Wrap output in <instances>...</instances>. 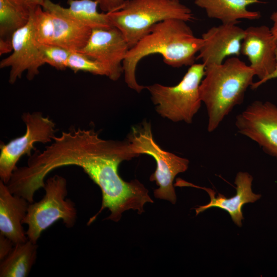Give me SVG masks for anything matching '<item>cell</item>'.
I'll return each mask as SVG.
<instances>
[{
  "instance_id": "1",
  "label": "cell",
  "mask_w": 277,
  "mask_h": 277,
  "mask_svg": "<svg viewBox=\"0 0 277 277\" xmlns=\"http://www.w3.org/2000/svg\"><path fill=\"white\" fill-rule=\"evenodd\" d=\"M138 156L127 140H104L93 129L71 127L60 136H54L43 151L36 149L22 172L30 186L39 189L53 170L70 165L81 167L102 193L101 207L87 225L106 208L110 211L106 219L117 222L124 211L132 209L142 214L146 203H153L148 190L140 181L126 182L118 174L122 162Z\"/></svg>"
},
{
  "instance_id": "2",
  "label": "cell",
  "mask_w": 277,
  "mask_h": 277,
  "mask_svg": "<svg viewBox=\"0 0 277 277\" xmlns=\"http://www.w3.org/2000/svg\"><path fill=\"white\" fill-rule=\"evenodd\" d=\"M187 23L175 18L160 22L129 49L123 63L128 87L138 93L146 88L137 82L135 71L140 61L149 55L160 54L165 64L174 68L194 64L204 41L194 35Z\"/></svg>"
},
{
  "instance_id": "3",
  "label": "cell",
  "mask_w": 277,
  "mask_h": 277,
  "mask_svg": "<svg viewBox=\"0 0 277 277\" xmlns=\"http://www.w3.org/2000/svg\"><path fill=\"white\" fill-rule=\"evenodd\" d=\"M254 76L250 66L238 57L205 67L199 90L207 109L209 132L214 131L234 107L242 103Z\"/></svg>"
},
{
  "instance_id": "4",
  "label": "cell",
  "mask_w": 277,
  "mask_h": 277,
  "mask_svg": "<svg viewBox=\"0 0 277 277\" xmlns=\"http://www.w3.org/2000/svg\"><path fill=\"white\" fill-rule=\"evenodd\" d=\"M107 13L130 48L160 22L175 18L188 22L194 18L191 10L179 0H128L119 10Z\"/></svg>"
},
{
  "instance_id": "5",
  "label": "cell",
  "mask_w": 277,
  "mask_h": 277,
  "mask_svg": "<svg viewBox=\"0 0 277 277\" xmlns=\"http://www.w3.org/2000/svg\"><path fill=\"white\" fill-rule=\"evenodd\" d=\"M205 67L203 63L190 66L181 81L174 86L156 83L146 86L157 113L173 122L191 123L202 103L199 88Z\"/></svg>"
},
{
  "instance_id": "6",
  "label": "cell",
  "mask_w": 277,
  "mask_h": 277,
  "mask_svg": "<svg viewBox=\"0 0 277 277\" xmlns=\"http://www.w3.org/2000/svg\"><path fill=\"white\" fill-rule=\"evenodd\" d=\"M45 191L38 202L30 203L23 224L28 225V239L36 243L42 233L54 223L61 220L67 228L73 227L77 219L75 204L69 199L67 181L54 175L45 181Z\"/></svg>"
},
{
  "instance_id": "7",
  "label": "cell",
  "mask_w": 277,
  "mask_h": 277,
  "mask_svg": "<svg viewBox=\"0 0 277 277\" xmlns=\"http://www.w3.org/2000/svg\"><path fill=\"white\" fill-rule=\"evenodd\" d=\"M127 140L135 153L149 155L156 162V169L149 179L159 186L154 190V197L175 204L176 196L173 182L177 174L187 170L189 160L163 149L154 140L151 124L147 121L133 127Z\"/></svg>"
},
{
  "instance_id": "8",
  "label": "cell",
  "mask_w": 277,
  "mask_h": 277,
  "mask_svg": "<svg viewBox=\"0 0 277 277\" xmlns=\"http://www.w3.org/2000/svg\"><path fill=\"white\" fill-rule=\"evenodd\" d=\"M22 119L26 125L24 134L0 145V178L6 185L17 168L16 164L24 155L30 156L35 150L36 143L52 142L55 136V124L48 116L40 112H26Z\"/></svg>"
},
{
  "instance_id": "9",
  "label": "cell",
  "mask_w": 277,
  "mask_h": 277,
  "mask_svg": "<svg viewBox=\"0 0 277 277\" xmlns=\"http://www.w3.org/2000/svg\"><path fill=\"white\" fill-rule=\"evenodd\" d=\"M238 132L277 159V105L255 101L235 117Z\"/></svg>"
},
{
  "instance_id": "10",
  "label": "cell",
  "mask_w": 277,
  "mask_h": 277,
  "mask_svg": "<svg viewBox=\"0 0 277 277\" xmlns=\"http://www.w3.org/2000/svg\"><path fill=\"white\" fill-rule=\"evenodd\" d=\"M130 49L123 34L116 27L95 28L81 52L98 62L109 79L117 81L124 73L123 63Z\"/></svg>"
},
{
  "instance_id": "11",
  "label": "cell",
  "mask_w": 277,
  "mask_h": 277,
  "mask_svg": "<svg viewBox=\"0 0 277 277\" xmlns=\"http://www.w3.org/2000/svg\"><path fill=\"white\" fill-rule=\"evenodd\" d=\"M12 46V53L1 61L0 68L10 67L9 82L11 84L21 78L25 71L27 79L32 80L45 64L34 38L31 16L28 23L13 34Z\"/></svg>"
},
{
  "instance_id": "12",
  "label": "cell",
  "mask_w": 277,
  "mask_h": 277,
  "mask_svg": "<svg viewBox=\"0 0 277 277\" xmlns=\"http://www.w3.org/2000/svg\"><path fill=\"white\" fill-rule=\"evenodd\" d=\"M277 41L266 25L249 26L245 30L241 54L247 57L258 81L271 74L276 66Z\"/></svg>"
},
{
  "instance_id": "13",
  "label": "cell",
  "mask_w": 277,
  "mask_h": 277,
  "mask_svg": "<svg viewBox=\"0 0 277 277\" xmlns=\"http://www.w3.org/2000/svg\"><path fill=\"white\" fill-rule=\"evenodd\" d=\"M245 30L236 24H222L209 28L202 35L203 45L196 60H201L205 67L223 63L228 56L241 54Z\"/></svg>"
},
{
  "instance_id": "14",
  "label": "cell",
  "mask_w": 277,
  "mask_h": 277,
  "mask_svg": "<svg viewBox=\"0 0 277 277\" xmlns=\"http://www.w3.org/2000/svg\"><path fill=\"white\" fill-rule=\"evenodd\" d=\"M253 177L247 172H239L235 179L236 192L234 196L226 198L219 193L215 196V193L210 188L199 187L181 179H177L175 186H190L201 188L207 192L210 197L209 204L200 206L195 208L196 214L211 207H217L226 210L230 215L233 221L239 226H242L243 219L242 213L243 206L248 203H253L259 199L261 195L254 193L251 189Z\"/></svg>"
},
{
  "instance_id": "15",
  "label": "cell",
  "mask_w": 277,
  "mask_h": 277,
  "mask_svg": "<svg viewBox=\"0 0 277 277\" xmlns=\"http://www.w3.org/2000/svg\"><path fill=\"white\" fill-rule=\"evenodd\" d=\"M30 203L25 198L12 194L7 185L0 180V234L14 244L28 239L23 227Z\"/></svg>"
},
{
  "instance_id": "16",
  "label": "cell",
  "mask_w": 277,
  "mask_h": 277,
  "mask_svg": "<svg viewBox=\"0 0 277 277\" xmlns=\"http://www.w3.org/2000/svg\"><path fill=\"white\" fill-rule=\"evenodd\" d=\"M68 8H64L51 0H44L43 8L83 24L92 29L113 26L106 13L97 10L98 3L94 0H68Z\"/></svg>"
},
{
  "instance_id": "17",
  "label": "cell",
  "mask_w": 277,
  "mask_h": 277,
  "mask_svg": "<svg viewBox=\"0 0 277 277\" xmlns=\"http://www.w3.org/2000/svg\"><path fill=\"white\" fill-rule=\"evenodd\" d=\"M263 3L261 0H195L194 4L205 10L207 16L220 20L222 24H236L241 19L255 20L259 11L249 10L251 5Z\"/></svg>"
},
{
  "instance_id": "18",
  "label": "cell",
  "mask_w": 277,
  "mask_h": 277,
  "mask_svg": "<svg viewBox=\"0 0 277 277\" xmlns=\"http://www.w3.org/2000/svg\"><path fill=\"white\" fill-rule=\"evenodd\" d=\"M48 12L52 14L54 24L53 44L72 52L81 51L87 44L92 29L57 13Z\"/></svg>"
},
{
  "instance_id": "19",
  "label": "cell",
  "mask_w": 277,
  "mask_h": 277,
  "mask_svg": "<svg viewBox=\"0 0 277 277\" xmlns=\"http://www.w3.org/2000/svg\"><path fill=\"white\" fill-rule=\"evenodd\" d=\"M31 12L10 0H0V55L12 51L13 34L29 22Z\"/></svg>"
},
{
  "instance_id": "20",
  "label": "cell",
  "mask_w": 277,
  "mask_h": 277,
  "mask_svg": "<svg viewBox=\"0 0 277 277\" xmlns=\"http://www.w3.org/2000/svg\"><path fill=\"white\" fill-rule=\"evenodd\" d=\"M37 245L28 240L14 244L10 253L0 263L1 277H26L35 264Z\"/></svg>"
},
{
  "instance_id": "21",
  "label": "cell",
  "mask_w": 277,
  "mask_h": 277,
  "mask_svg": "<svg viewBox=\"0 0 277 277\" xmlns=\"http://www.w3.org/2000/svg\"><path fill=\"white\" fill-rule=\"evenodd\" d=\"M35 40L38 44H53L54 24L52 14L41 6L36 7L31 13Z\"/></svg>"
},
{
  "instance_id": "22",
  "label": "cell",
  "mask_w": 277,
  "mask_h": 277,
  "mask_svg": "<svg viewBox=\"0 0 277 277\" xmlns=\"http://www.w3.org/2000/svg\"><path fill=\"white\" fill-rule=\"evenodd\" d=\"M45 64H48L58 70L67 68V63L72 51L53 44H38Z\"/></svg>"
},
{
  "instance_id": "23",
  "label": "cell",
  "mask_w": 277,
  "mask_h": 277,
  "mask_svg": "<svg viewBox=\"0 0 277 277\" xmlns=\"http://www.w3.org/2000/svg\"><path fill=\"white\" fill-rule=\"evenodd\" d=\"M67 68L75 73L82 71L95 75H107L106 71L98 62L80 52H71L67 61Z\"/></svg>"
},
{
  "instance_id": "24",
  "label": "cell",
  "mask_w": 277,
  "mask_h": 277,
  "mask_svg": "<svg viewBox=\"0 0 277 277\" xmlns=\"http://www.w3.org/2000/svg\"><path fill=\"white\" fill-rule=\"evenodd\" d=\"M103 12L110 13L121 9L128 0H94Z\"/></svg>"
},
{
  "instance_id": "25",
  "label": "cell",
  "mask_w": 277,
  "mask_h": 277,
  "mask_svg": "<svg viewBox=\"0 0 277 277\" xmlns=\"http://www.w3.org/2000/svg\"><path fill=\"white\" fill-rule=\"evenodd\" d=\"M14 244L7 237L0 234V261L3 260L11 251Z\"/></svg>"
},
{
  "instance_id": "26",
  "label": "cell",
  "mask_w": 277,
  "mask_h": 277,
  "mask_svg": "<svg viewBox=\"0 0 277 277\" xmlns=\"http://www.w3.org/2000/svg\"><path fill=\"white\" fill-rule=\"evenodd\" d=\"M25 10L31 12L36 7L43 5L44 0H10Z\"/></svg>"
},
{
  "instance_id": "27",
  "label": "cell",
  "mask_w": 277,
  "mask_h": 277,
  "mask_svg": "<svg viewBox=\"0 0 277 277\" xmlns=\"http://www.w3.org/2000/svg\"><path fill=\"white\" fill-rule=\"evenodd\" d=\"M276 66L275 67V70L274 71L270 74L268 76H267L266 78H265L264 80L261 81H258L256 82H254L253 84L250 87L251 89L252 90H254L257 89L258 87H259L260 86L263 85L264 83L267 82V81L277 78V48L276 49Z\"/></svg>"
},
{
  "instance_id": "28",
  "label": "cell",
  "mask_w": 277,
  "mask_h": 277,
  "mask_svg": "<svg viewBox=\"0 0 277 277\" xmlns=\"http://www.w3.org/2000/svg\"><path fill=\"white\" fill-rule=\"evenodd\" d=\"M270 18L273 23L270 29L273 35L277 41V10L271 14Z\"/></svg>"
},
{
  "instance_id": "29",
  "label": "cell",
  "mask_w": 277,
  "mask_h": 277,
  "mask_svg": "<svg viewBox=\"0 0 277 277\" xmlns=\"http://www.w3.org/2000/svg\"><path fill=\"white\" fill-rule=\"evenodd\" d=\"M172 1H174V0H172Z\"/></svg>"
}]
</instances>
